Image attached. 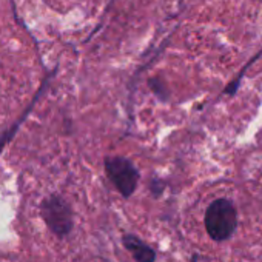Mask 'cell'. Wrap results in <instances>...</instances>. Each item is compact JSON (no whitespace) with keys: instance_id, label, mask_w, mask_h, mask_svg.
Instances as JSON below:
<instances>
[{"instance_id":"cell-3","label":"cell","mask_w":262,"mask_h":262,"mask_svg":"<svg viewBox=\"0 0 262 262\" xmlns=\"http://www.w3.org/2000/svg\"><path fill=\"white\" fill-rule=\"evenodd\" d=\"M42 214L47 225L57 236H67L73 230V211L59 196H51L42 204Z\"/></svg>"},{"instance_id":"cell-1","label":"cell","mask_w":262,"mask_h":262,"mask_svg":"<svg viewBox=\"0 0 262 262\" xmlns=\"http://www.w3.org/2000/svg\"><path fill=\"white\" fill-rule=\"evenodd\" d=\"M237 228V211L231 201L219 198L213 201L205 213V230L208 236L222 242L230 239Z\"/></svg>"},{"instance_id":"cell-2","label":"cell","mask_w":262,"mask_h":262,"mask_svg":"<svg viewBox=\"0 0 262 262\" xmlns=\"http://www.w3.org/2000/svg\"><path fill=\"white\" fill-rule=\"evenodd\" d=\"M105 171L108 179L114 184L123 198H129L138 188L139 171L135 164L123 156H113L105 159Z\"/></svg>"},{"instance_id":"cell-4","label":"cell","mask_w":262,"mask_h":262,"mask_svg":"<svg viewBox=\"0 0 262 262\" xmlns=\"http://www.w3.org/2000/svg\"><path fill=\"white\" fill-rule=\"evenodd\" d=\"M122 241H123L125 248L131 253V256L135 257L136 262H155L156 260V251L148 244L141 241L138 236L125 234Z\"/></svg>"}]
</instances>
